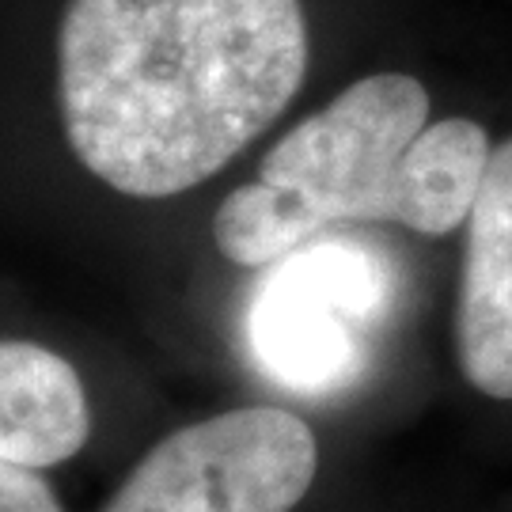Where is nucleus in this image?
<instances>
[{
  "label": "nucleus",
  "mask_w": 512,
  "mask_h": 512,
  "mask_svg": "<svg viewBox=\"0 0 512 512\" xmlns=\"http://www.w3.org/2000/svg\"><path fill=\"white\" fill-rule=\"evenodd\" d=\"M0 512H76L61 478L0 456Z\"/></svg>",
  "instance_id": "nucleus-7"
},
{
  "label": "nucleus",
  "mask_w": 512,
  "mask_h": 512,
  "mask_svg": "<svg viewBox=\"0 0 512 512\" xmlns=\"http://www.w3.org/2000/svg\"><path fill=\"white\" fill-rule=\"evenodd\" d=\"M323 440L285 403H236L171 425L114 471L92 512H300Z\"/></svg>",
  "instance_id": "nucleus-4"
},
{
  "label": "nucleus",
  "mask_w": 512,
  "mask_h": 512,
  "mask_svg": "<svg viewBox=\"0 0 512 512\" xmlns=\"http://www.w3.org/2000/svg\"><path fill=\"white\" fill-rule=\"evenodd\" d=\"M126 365L99 334L0 281V456L61 482L122 467L133 429Z\"/></svg>",
  "instance_id": "nucleus-3"
},
{
  "label": "nucleus",
  "mask_w": 512,
  "mask_h": 512,
  "mask_svg": "<svg viewBox=\"0 0 512 512\" xmlns=\"http://www.w3.org/2000/svg\"><path fill=\"white\" fill-rule=\"evenodd\" d=\"M456 346L471 387L512 403V141L494 148L467 217Z\"/></svg>",
  "instance_id": "nucleus-6"
},
{
  "label": "nucleus",
  "mask_w": 512,
  "mask_h": 512,
  "mask_svg": "<svg viewBox=\"0 0 512 512\" xmlns=\"http://www.w3.org/2000/svg\"><path fill=\"white\" fill-rule=\"evenodd\" d=\"M387 300L391 270L376 251L338 232L311 239L251 277V357L293 395H334L361 376Z\"/></svg>",
  "instance_id": "nucleus-5"
},
{
  "label": "nucleus",
  "mask_w": 512,
  "mask_h": 512,
  "mask_svg": "<svg viewBox=\"0 0 512 512\" xmlns=\"http://www.w3.org/2000/svg\"><path fill=\"white\" fill-rule=\"evenodd\" d=\"M490 156L471 118L429 126V95L414 76H361L277 129L251 175L213 202L205 239L228 270L258 277L353 224L448 236L471 217Z\"/></svg>",
  "instance_id": "nucleus-2"
},
{
  "label": "nucleus",
  "mask_w": 512,
  "mask_h": 512,
  "mask_svg": "<svg viewBox=\"0 0 512 512\" xmlns=\"http://www.w3.org/2000/svg\"><path fill=\"white\" fill-rule=\"evenodd\" d=\"M311 54L304 0H0V239L114 266L274 137Z\"/></svg>",
  "instance_id": "nucleus-1"
}]
</instances>
